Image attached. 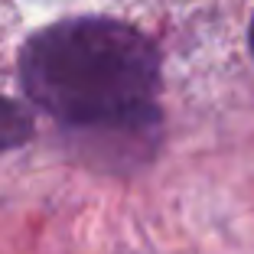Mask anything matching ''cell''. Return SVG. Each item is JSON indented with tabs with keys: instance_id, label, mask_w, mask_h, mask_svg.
Returning a JSON list of instances; mask_svg holds the SVG:
<instances>
[{
	"instance_id": "cell-1",
	"label": "cell",
	"mask_w": 254,
	"mask_h": 254,
	"mask_svg": "<svg viewBox=\"0 0 254 254\" xmlns=\"http://www.w3.org/2000/svg\"><path fill=\"white\" fill-rule=\"evenodd\" d=\"M20 82L33 105L68 127L124 140L140 157L157 143L160 53L130 23L75 16L33 33L20 53Z\"/></svg>"
},
{
	"instance_id": "cell-2",
	"label": "cell",
	"mask_w": 254,
	"mask_h": 254,
	"mask_svg": "<svg viewBox=\"0 0 254 254\" xmlns=\"http://www.w3.org/2000/svg\"><path fill=\"white\" fill-rule=\"evenodd\" d=\"M33 134H36V121H33L30 108L0 95V153L23 147Z\"/></svg>"
},
{
	"instance_id": "cell-3",
	"label": "cell",
	"mask_w": 254,
	"mask_h": 254,
	"mask_svg": "<svg viewBox=\"0 0 254 254\" xmlns=\"http://www.w3.org/2000/svg\"><path fill=\"white\" fill-rule=\"evenodd\" d=\"M248 43H251V53H254V20H251V30H248Z\"/></svg>"
}]
</instances>
